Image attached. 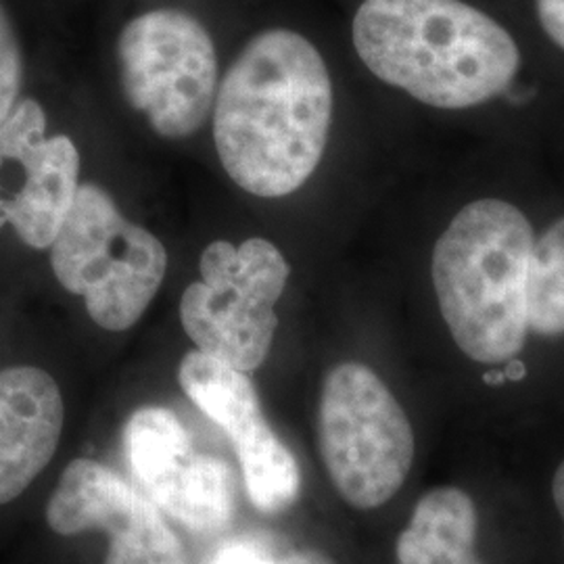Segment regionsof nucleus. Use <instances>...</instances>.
<instances>
[{"label":"nucleus","mask_w":564,"mask_h":564,"mask_svg":"<svg viewBox=\"0 0 564 564\" xmlns=\"http://www.w3.org/2000/svg\"><path fill=\"white\" fill-rule=\"evenodd\" d=\"M545 34L564 51V0H535Z\"/></svg>","instance_id":"f3484780"},{"label":"nucleus","mask_w":564,"mask_h":564,"mask_svg":"<svg viewBox=\"0 0 564 564\" xmlns=\"http://www.w3.org/2000/svg\"><path fill=\"white\" fill-rule=\"evenodd\" d=\"M78 174L74 141L46 139L41 102H18L0 126V228L11 224L25 245L48 249L80 188Z\"/></svg>","instance_id":"9b49d317"},{"label":"nucleus","mask_w":564,"mask_h":564,"mask_svg":"<svg viewBox=\"0 0 564 564\" xmlns=\"http://www.w3.org/2000/svg\"><path fill=\"white\" fill-rule=\"evenodd\" d=\"M479 517L458 487H435L414 506L395 556L398 564H484L475 552Z\"/></svg>","instance_id":"ddd939ff"},{"label":"nucleus","mask_w":564,"mask_h":564,"mask_svg":"<svg viewBox=\"0 0 564 564\" xmlns=\"http://www.w3.org/2000/svg\"><path fill=\"white\" fill-rule=\"evenodd\" d=\"M61 286L82 295L93 323L121 333L139 323L167 270L163 242L130 223L97 184H82L51 245Z\"/></svg>","instance_id":"20e7f679"},{"label":"nucleus","mask_w":564,"mask_h":564,"mask_svg":"<svg viewBox=\"0 0 564 564\" xmlns=\"http://www.w3.org/2000/svg\"><path fill=\"white\" fill-rule=\"evenodd\" d=\"M279 564H335L326 554L318 550H297L286 554Z\"/></svg>","instance_id":"a211bd4d"},{"label":"nucleus","mask_w":564,"mask_h":564,"mask_svg":"<svg viewBox=\"0 0 564 564\" xmlns=\"http://www.w3.org/2000/svg\"><path fill=\"white\" fill-rule=\"evenodd\" d=\"M524 372H527V368H524L523 362H519V360H508L505 368V377L506 381H521L524 377Z\"/></svg>","instance_id":"412c9836"},{"label":"nucleus","mask_w":564,"mask_h":564,"mask_svg":"<svg viewBox=\"0 0 564 564\" xmlns=\"http://www.w3.org/2000/svg\"><path fill=\"white\" fill-rule=\"evenodd\" d=\"M44 517L63 538L105 533V564H186L181 538L165 523L162 508L101 463L67 464Z\"/></svg>","instance_id":"9d476101"},{"label":"nucleus","mask_w":564,"mask_h":564,"mask_svg":"<svg viewBox=\"0 0 564 564\" xmlns=\"http://www.w3.org/2000/svg\"><path fill=\"white\" fill-rule=\"evenodd\" d=\"M126 456L147 496L181 523L214 533L235 512V470L223 458L195 449L174 412L139 408L123 429Z\"/></svg>","instance_id":"6e6552de"},{"label":"nucleus","mask_w":564,"mask_h":564,"mask_svg":"<svg viewBox=\"0 0 564 564\" xmlns=\"http://www.w3.org/2000/svg\"><path fill=\"white\" fill-rule=\"evenodd\" d=\"M552 498H554V505L561 512V519L564 523V460L561 466L556 468L554 473V479H552Z\"/></svg>","instance_id":"6ab92c4d"},{"label":"nucleus","mask_w":564,"mask_h":564,"mask_svg":"<svg viewBox=\"0 0 564 564\" xmlns=\"http://www.w3.org/2000/svg\"><path fill=\"white\" fill-rule=\"evenodd\" d=\"M333 82L318 48L293 30H265L226 72L214 141L226 174L256 197L302 188L323 160Z\"/></svg>","instance_id":"f257e3e1"},{"label":"nucleus","mask_w":564,"mask_h":564,"mask_svg":"<svg viewBox=\"0 0 564 564\" xmlns=\"http://www.w3.org/2000/svg\"><path fill=\"white\" fill-rule=\"evenodd\" d=\"M324 468L343 500L358 510L387 505L414 463V431L402 403L366 364H337L318 408Z\"/></svg>","instance_id":"39448f33"},{"label":"nucleus","mask_w":564,"mask_h":564,"mask_svg":"<svg viewBox=\"0 0 564 564\" xmlns=\"http://www.w3.org/2000/svg\"><path fill=\"white\" fill-rule=\"evenodd\" d=\"M63 419L59 384L46 370H0V506L18 500L53 460Z\"/></svg>","instance_id":"f8f14e48"},{"label":"nucleus","mask_w":564,"mask_h":564,"mask_svg":"<svg viewBox=\"0 0 564 564\" xmlns=\"http://www.w3.org/2000/svg\"><path fill=\"white\" fill-rule=\"evenodd\" d=\"M202 281L186 286L181 323L197 349L242 372L258 370L276 335V303L291 268L265 239L216 241L202 253Z\"/></svg>","instance_id":"423d86ee"},{"label":"nucleus","mask_w":564,"mask_h":564,"mask_svg":"<svg viewBox=\"0 0 564 564\" xmlns=\"http://www.w3.org/2000/svg\"><path fill=\"white\" fill-rule=\"evenodd\" d=\"M502 97H505L506 101L514 102V105H523V102L529 101L531 97H533V90H529V88H506L505 93H502Z\"/></svg>","instance_id":"aec40b11"},{"label":"nucleus","mask_w":564,"mask_h":564,"mask_svg":"<svg viewBox=\"0 0 564 564\" xmlns=\"http://www.w3.org/2000/svg\"><path fill=\"white\" fill-rule=\"evenodd\" d=\"M533 242L523 212L500 199L466 205L435 242L431 276L440 310L470 360L500 364L521 354Z\"/></svg>","instance_id":"7ed1b4c3"},{"label":"nucleus","mask_w":564,"mask_h":564,"mask_svg":"<svg viewBox=\"0 0 564 564\" xmlns=\"http://www.w3.org/2000/svg\"><path fill=\"white\" fill-rule=\"evenodd\" d=\"M178 383L235 445L251 505L265 514H279L295 505L302 489L300 464L265 421L247 372L195 349L182 358Z\"/></svg>","instance_id":"1a4fd4ad"},{"label":"nucleus","mask_w":564,"mask_h":564,"mask_svg":"<svg viewBox=\"0 0 564 564\" xmlns=\"http://www.w3.org/2000/svg\"><path fill=\"white\" fill-rule=\"evenodd\" d=\"M207 564H279L263 550L249 544H228L214 554Z\"/></svg>","instance_id":"dca6fc26"},{"label":"nucleus","mask_w":564,"mask_h":564,"mask_svg":"<svg viewBox=\"0 0 564 564\" xmlns=\"http://www.w3.org/2000/svg\"><path fill=\"white\" fill-rule=\"evenodd\" d=\"M351 36L379 80L437 109L491 101L521 67L508 30L463 0H364Z\"/></svg>","instance_id":"f03ea898"},{"label":"nucleus","mask_w":564,"mask_h":564,"mask_svg":"<svg viewBox=\"0 0 564 564\" xmlns=\"http://www.w3.org/2000/svg\"><path fill=\"white\" fill-rule=\"evenodd\" d=\"M505 381V372H487L485 375V383L487 384H502Z\"/></svg>","instance_id":"4be33fe9"},{"label":"nucleus","mask_w":564,"mask_h":564,"mask_svg":"<svg viewBox=\"0 0 564 564\" xmlns=\"http://www.w3.org/2000/svg\"><path fill=\"white\" fill-rule=\"evenodd\" d=\"M121 90L165 139L202 128L218 95V55L199 21L155 9L128 21L118 39Z\"/></svg>","instance_id":"0eeeda50"},{"label":"nucleus","mask_w":564,"mask_h":564,"mask_svg":"<svg viewBox=\"0 0 564 564\" xmlns=\"http://www.w3.org/2000/svg\"><path fill=\"white\" fill-rule=\"evenodd\" d=\"M23 80V55L11 18L0 4V126L18 105Z\"/></svg>","instance_id":"2eb2a0df"},{"label":"nucleus","mask_w":564,"mask_h":564,"mask_svg":"<svg viewBox=\"0 0 564 564\" xmlns=\"http://www.w3.org/2000/svg\"><path fill=\"white\" fill-rule=\"evenodd\" d=\"M527 314L531 333L542 337L564 335V218L533 242Z\"/></svg>","instance_id":"4468645a"}]
</instances>
